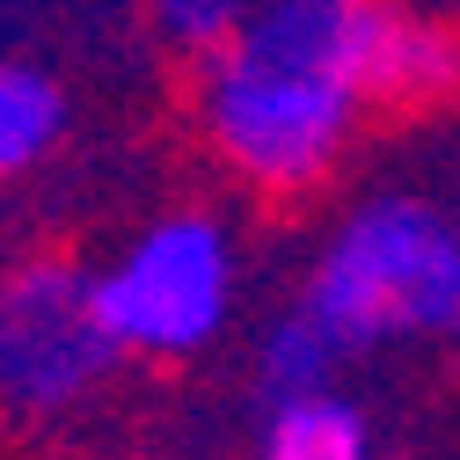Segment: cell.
<instances>
[{
	"label": "cell",
	"instance_id": "cell-5",
	"mask_svg": "<svg viewBox=\"0 0 460 460\" xmlns=\"http://www.w3.org/2000/svg\"><path fill=\"white\" fill-rule=\"evenodd\" d=\"M256 460H373L366 410L343 402L336 387L285 394V402H270V417H263Z\"/></svg>",
	"mask_w": 460,
	"mask_h": 460
},
{
	"label": "cell",
	"instance_id": "cell-3",
	"mask_svg": "<svg viewBox=\"0 0 460 460\" xmlns=\"http://www.w3.org/2000/svg\"><path fill=\"white\" fill-rule=\"evenodd\" d=\"M242 249L212 212H161L154 226L118 249V263L95 270V314L125 358L176 366L198 358L234 322Z\"/></svg>",
	"mask_w": 460,
	"mask_h": 460
},
{
	"label": "cell",
	"instance_id": "cell-6",
	"mask_svg": "<svg viewBox=\"0 0 460 460\" xmlns=\"http://www.w3.org/2000/svg\"><path fill=\"white\" fill-rule=\"evenodd\" d=\"M66 132V95L59 81H44L37 66L0 59V176H22L37 168Z\"/></svg>",
	"mask_w": 460,
	"mask_h": 460
},
{
	"label": "cell",
	"instance_id": "cell-4",
	"mask_svg": "<svg viewBox=\"0 0 460 460\" xmlns=\"http://www.w3.org/2000/svg\"><path fill=\"white\" fill-rule=\"evenodd\" d=\"M118 358L125 351L95 314V278L59 256L15 263L0 278V410L59 417L95 394Z\"/></svg>",
	"mask_w": 460,
	"mask_h": 460
},
{
	"label": "cell",
	"instance_id": "cell-8",
	"mask_svg": "<svg viewBox=\"0 0 460 460\" xmlns=\"http://www.w3.org/2000/svg\"><path fill=\"white\" fill-rule=\"evenodd\" d=\"M256 0H154V30L168 51H183V59H212L242 37Z\"/></svg>",
	"mask_w": 460,
	"mask_h": 460
},
{
	"label": "cell",
	"instance_id": "cell-7",
	"mask_svg": "<svg viewBox=\"0 0 460 460\" xmlns=\"http://www.w3.org/2000/svg\"><path fill=\"white\" fill-rule=\"evenodd\" d=\"M336 358H343V343H336V336H329L307 307H293V314L263 322V336H256V380H263V394H270V402L329 387Z\"/></svg>",
	"mask_w": 460,
	"mask_h": 460
},
{
	"label": "cell",
	"instance_id": "cell-1",
	"mask_svg": "<svg viewBox=\"0 0 460 460\" xmlns=\"http://www.w3.org/2000/svg\"><path fill=\"white\" fill-rule=\"evenodd\" d=\"M460 95V30L402 0H256L242 37L198 59V132L256 198H307L351 154L366 110Z\"/></svg>",
	"mask_w": 460,
	"mask_h": 460
},
{
	"label": "cell",
	"instance_id": "cell-2",
	"mask_svg": "<svg viewBox=\"0 0 460 460\" xmlns=\"http://www.w3.org/2000/svg\"><path fill=\"white\" fill-rule=\"evenodd\" d=\"M300 307L343 351L453 343L460 351V212L424 190H373L322 234Z\"/></svg>",
	"mask_w": 460,
	"mask_h": 460
}]
</instances>
